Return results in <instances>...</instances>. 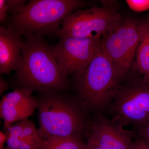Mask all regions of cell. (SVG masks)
I'll use <instances>...</instances> for the list:
<instances>
[{
  "mask_svg": "<svg viewBox=\"0 0 149 149\" xmlns=\"http://www.w3.org/2000/svg\"><path fill=\"white\" fill-rule=\"evenodd\" d=\"M21 55V64L16 70L21 87L49 93H56L66 87L68 77L61 70L51 46L41 36L25 37Z\"/></svg>",
  "mask_w": 149,
  "mask_h": 149,
  "instance_id": "obj_1",
  "label": "cell"
},
{
  "mask_svg": "<svg viewBox=\"0 0 149 149\" xmlns=\"http://www.w3.org/2000/svg\"><path fill=\"white\" fill-rule=\"evenodd\" d=\"M85 6L79 0H31L23 9L12 15L8 26L20 35H58L63 19Z\"/></svg>",
  "mask_w": 149,
  "mask_h": 149,
  "instance_id": "obj_2",
  "label": "cell"
},
{
  "mask_svg": "<svg viewBox=\"0 0 149 149\" xmlns=\"http://www.w3.org/2000/svg\"><path fill=\"white\" fill-rule=\"evenodd\" d=\"M38 102V132L44 141L53 136L81 135L88 127L82 107L73 100L49 93Z\"/></svg>",
  "mask_w": 149,
  "mask_h": 149,
  "instance_id": "obj_3",
  "label": "cell"
},
{
  "mask_svg": "<svg viewBox=\"0 0 149 149\" xmlns=\"http://www.w3.org/2000/svg\"><path fill=\"white\" fill-rule=\"evenodd\" d=\"M76 79L83 104L94 109L109 104L120 86L116 70L101 49Z\"/></svg>",
  "mask_w": 149,
  "mask_h": 149,
  "instance_id": "obj_4",
  "label": "cell"
},
{
  "mask_svg": "<svg viewBox=\"0 0 149 149\" xmlns=\"http://www.w3.org/2000/svg\"><path fill=\"white\" fill-rule=\"evenodd\" d=\"M142 20L122 18L103 37L102 50L108 58L120 79L128 75L142 35Z\"/></svg>",
  "mask_w": 149,
  "mask_h": 149,
  "instance_id": "obj_5",
  "label": "cell"
},
{
  "mask_svg": "<svg viewBox=\"0 0 149 149\" xmlns=\"http://www.w3.org/2000/svg\"><path fill=\"white\" fill-rule=\"evenodd\" d=\"M111 120L123 127L139 126L149 121V82L136 78L120 86L112 101Z\"/></svg>",
  "mask_w": 149,
  "mask_h": 149,
  "instance_id": "obj_6",
  "label": "cell"
},
{
  "mask_svg": "<svg viewBox=\"0 0 149 149\" xmlns=\"http://www.w3.org/2000/svg\"><path fill=\"white\" fill-rule=\"evenodd\" d=\"M122 17L113 8L79 9L64 18L58 35L77 38H100L119 22Z\"/></svg>",
  "mask_w": 149,
  "mask_h": 149,
  "instance_id": "obj_7",
  "label": "cell"
},
{
  "mask_svg": "<svg viewBox=\"0 0 149 149\" xmlns=\"http://www.w3.org/2000/svg\"><path fill=\"white\" fill-rule=\"evenodd\" d=\"M60 38L56 45L51 46L53 54L65 76L74 74L78 78L101 49L102 38Z\"/></svg>",
  "mask_w": 149,
  "mask_h": 149,
  "instance_id": "obj_8",
  "label": "cell"
},
{
  "mask_svg": "<svg viewBox=\"0 0 149 149\" xmlns=\"http://www.w3.org/2000/svg\"><path fill=\"white\" fill-rule=\"evenodd\" d=\"M88 128V140L102 149H132L137 136L136 131L125 130L118 123L100 116Z\"/></svg>",
  "mask_w": 149,
  "mask_h": 149,
  "instance_id": "obj_9",
  "label": "cell"
},
{
  "mask_svg": "<svg viewBox=\"0 0 149 149\" xmlns=\"http://www.w3.org/2000/svg\"><path fill=\"white\" fill-rule=\"evenodd\" d=\"M33 91L20 87L3 97L0 113L6 129L14 122L28 119L38 108L39 102L32 97Z\"/></svg>",
  "mask_w": 149,
  "mask_h": 149,
  "instance_id": "obj_10",
  "label": "cell"
},
{
  "mask_svg": "<svg viewBox=\"0 0 149 149\" xmlns=\"http://www.w3.org/2000/svg\"><path fill=\"white\" fill-rule=\"evenodd\" d=\"M24 42L10 26L0 27V72L8 74L17 70L22 61V50Z\"/></svg>",
  "mask_w": 149,
  "mask_h": 149,
  "instance_id": "obj_11",
  "label": "cell"
},
{
  "mask_svg": "<svg viewBox=\"0 0 149 149\" xmlns=\"http://www.w3.org/2000/svg\"><path fill=\"white\" fill-rule=\"evenodd\" d=\"M6 134V149H39L44 143L35 124L28 119L11 125Z\"/></svg>",
  "mask_w": 149,
  "mask_h": 149,
  "instance_id": "obj_12",
  "label": "cell"
},
{
  "mask_svg": "<svg viewBox=\"0 0 149 149\" xmlns=\"http://www.w3.org/2000/svg\"><path fill=\"white\" fill-rule=\"evenodd\" d=\"M136 56L139 72L143 79L149 82V19L142 20V35Z\"/></svg>",
  "mask_w": 149,
  "mask_h": 149,
  "instance_id": "obj_13",
  "label": "cell"
},
{
  "mask_svg": "<svg viewBox=\"0 0 149 149\" xmlns=\"http://www.w3.org/2000/svg\"><path fill=\"white\" fill-rule=\"evenodd\" d=\"M81 135L67 137L53 136L45 140L39 149H86Z\"/></svg>",
  "mask_w": 149,
  "mask_h": 149,
  "instance_id": "obj_14",
  "label": "cell"
},
{
  "mask_svg": "<svg viewBox=\"0 0 149 149\" xmlns=\"http://www.w3.org/2000/svg\"><path fill=\"white\" fill-rule=\"evenodd\" d=\"M6 3L8 11L12 13V15H13L18 13L23 9L27 3V1L6 0Z\"/></svg>",
  "mask_w": 149,
  "mask_h": 149,
  "instance_id": "obj_15",
  "label": "cell"
},
{
  "mask_svg": "<svg viewBox=\"0 0 149 149\" xmlns=\"http://www.w3.org/2000/svg\"><path fill=\"white\" fill-rule=\"evenodd\" d=\"M126 3L132 10L142 12L149 9V0H128Z\"/></svg>",
  "mask_w": 149,
  "mask_h": 149,
  "instance_id": "obj_16",
  "label": "cell"
},
{
  "mask_svg": "<svg viewBox=\"0 0 149 149\" xmlns=\"http://www.w3.org/2000/svg\"><path fill=\"white\" fill-rule=\"evenodd\" d=\"M132 149H149L146 142L142 137L139 136L134 140Z\"/></svg>",
  "mask_w": 149,
  "mask_h": 149,
  "instance_id": "obj_17",
  "label": "cell"
},
{
  "mask_svg": "<svg viewBox=\"0 0 149 149\" xmlns=\"http://www.w3.org/2000/svg\"><path fill=\"white\" fill-rule=\"evenodd\" d=\"M139 127L140 137L149 142V121Z\"/></svg>",
  "mask_w": 149,
  "mask_h": 149,
  "instance_id": "obj_18",
  "label": "cell"
},
{
  "mask_svg": "<svg viewBox=\"0 0 149 149\" xmlns=\"http://www.w3.org/2000/svg\"><path fill=\"white\" fill-rule=\"evenodd\" d=\"M7 7L6 0H0V22H3L5 21L7 17Z\"/></svg>",
  "mask_w": 149,
  "mask_h": 149,
  "instance_id": "obj_19",
  "label": "cell"
},
{
  "mask_svg": "<svg viewBox=\"0 0 149 149\" xmlns=\"http://www.w3.org/2000/svg\"><path fill=\"white\" fill-rule=\"evenodd\" d=\"M9 88V86L7 83L2 78H1L0 80V93L1 95L2 94L4 91H6Z\"/></svg>",
  "mask_w": 149,
  "mask_h": 149,
  "instance_id": "obj_20",
  "label": "cell"
},
{
  "mask_svg": "<svg viewBox=\"0 0 149 149\" xmlns=\"http://www.w3.org/2000/svg\"><path fill=\"white\" fill-rule=\"evenodd\" d=\"M86 149H102L99 146L93 143L91 140H88L86 144Z\"/></svg>",
  "mask_w": 149,
  "mask_h": 149,
  "instance_id": "obj_21",
  "label": "cell"
},
{
  "mask_svg": "<svg viewBox=\"0 0 149 149\" xmlns=\"http://www.w3.org/2000/svg\"><path fill=\"white\" fill-rule=\"evenodd\" d=\"M101 3L103 5L102 7L113 8L115 1H102Z\"/></svg>",
  "mask_w": 149,
  "mask_h": 149,
  "instance_id": "obj_22",
  "label": "cell"
},
{
  "mask_svg": "<svg viewBox=\"0 0 149 149\" xmlns=\"http://www.w3.org/2000/svg\"><path fill=\"white\" fill-rule=\"evenodd\" d=\"M145 140V139H144ZM146 141V140H145ZM146 142L147 144H148V146L149 149V142H148V141H146Z\"/></svg>",
  "mask_w": 149,
  "mask_h": 149,
  "instance_id": "obj_23",
  "label": "cell"
}]
</instances>
